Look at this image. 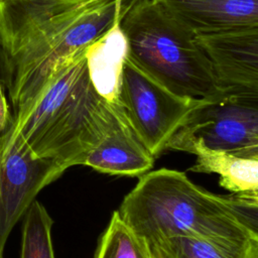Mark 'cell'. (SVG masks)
<instances>
[{"instance_id":"6","label":"cell","mask_w":258,"mask_h":258,"mask_svg":"<svg viewBox=\"0 0 258 258\" xmlns=\"http://www.w3.org/2000/svg\"><path fill=\"white\" fill-rule=\"evenodd\" d=\"M190 142L241 156H258V96L226 94L202 100L166 150L180 151Z\"/></svg>"},{"instance_id":"17","label":"cell","mask_w":258,"mask_h":258,"mask_svg":"<svg viewBox=\"0 0 258 258\" xmlns=\"http://www.w3.org/2000/svg\"><path fill=\"white\" fill-rule=\"evenodd\" d=\"M12 80V70L6 51L0 42V83L8 91Z\"/></svg>"},{"instance_id":"5","label":"cell","mask_w":258,"mask_h":258,"mask_svg":"<svg viewBox=\"0 0 258 258\" xmlns=\"http://www.w3.org/2000/svg\"><path fill=\"white\" fill-rule=\"evenodd\" d=\"M202 100L175 95L143 72L127 55L124 60L119 105L133 131L157 157Z\"/></svg>"},{"instance_id":"9","label":"cell","mask_w":258,"mask_h":258,"mask_svg":"<svg viewBox=\"0 0 258 258\" xmlns=\"http://www.w3.org/2000/svg\"><path fill=\"white\" fill-rule=\"evenodd\" d=\"M155 157L129 125L120 105L103 137L85 154L82 164L121 176H141L153 167Z\"/></svg>"},{"instance_id":"13","label":"cell","mask_w":258,"mask_h":258,"mask_svg":"<svg viewBox=\"0 0 258 258\" xmlns=\"http://www.w3.org/2000/svg\"><path fill=\"white\" fill-rule=\"evenodd\" d=\"M152 258H258V240L216 241L174 237L148 245Z\"/></svg>"},{"instance_id":"15","label":"cell","mask_w":258,"mask_h":258,"mask_svg":"<svg viewBox=\"0 0 258 258\" xmlns=\"http://www.w3.org/2000/svg\"><path fill=\"white\" fill-rule=\"evenodd\" d=\"M53 220L44 206L34 201L24 215L20 258H55L51 228Z\"/></svg>"},{"instance_id":"10","label":"cell","mask_w":258,"mask_h":258,"mask_svg":"<svg viewBox=\"0 0 258 258\" xmlns=\"http://www.w3.org/2000/svg\"><path fill=\"white\" fill-rule=\"evenodd\" d=\"M194 35L258 27V0H156Z\"/></svg>"},{"instance_id":"4","label":"cell","mask_w":258,"mask_h":258,"mask_svg":"<svg viewBox=\"0 0 258 258\" xmlns=\"http://www.w3.org/2000/svg\"><path fill=\"white\" fill-rule=\"evenodd\" d=\"M128 57L170 92L195 100L226 95L195 35L156 0H135L119 21Z\"/></svg>"},{"instance_id":"1","label":"cell","mask_w":258,"mask_h":258,"mask_svg":"<svg viewBox=\"0 0 258 258\" xmlns=\"http://www.w3.org/2000/svg\"><path fill=\"white\" fill-rule=\"evenodd\" d=\"M135 0H0V42L12 70L13 116L69 55L103 36Z\"/></svg>"},{"instance_id":"3","label":"cell","mask_w":258,"mask_h":258,"mask_svg":"<svg viewBox=\"0 0 258 258\" xmlns=\"http://www.w3.org/2000/svg\"><path fill=\"white\" fill-rule=\"evenodd\" d=\"M85 49L64 58L34 100L13 116L14 130L35 155L56 160L68 168L82 164L119 108V104L107 103L95 91Z\"/></svg>"},{"instance_id":"11","label":"cell","mask_w":258,"mask_h":258,"mask_svg":"<svg viewBox=\"0 0 258 258\" xmlns=\"http://www.w3.org/2000/svg\"><path fill=\"white\" fill-rule=\"evenodd\" d=\"M180 151L197 156L189 170L216 173L220 176V185L233 195L258 199V156H241L209 149L199 142L187 143Z\"/></svg>"},{"instance_id":"14","label":"cell","mask_w":258,"mask_h":258,"mask_svg":"<svg viewBox=\"0 0 258 258\" xmlns=\"http://www.w3.org/2000/svg\"><path fill=\"white\" fill-rule=\"evenodd\" d=\"M94 258H152L147 244L115 211L100 237Z\"/></svg>"},{"instance_id":"16","label":"cell","mask_w":258,"mask_h":258,"mask_svg":"<svg viewBox=\"0 0 258 258\" xmlns=\"http://www.w3.org/2000/svg\"><path fill=\"white\" fill-rule=\"evenodd\" d=\"M5 87L0 83V134L6 131L13 122V115L5 95Z\"/></svg>"},{"instance_id":"8","label":"cell","mask_w":258,"mask_h":258,"mask_svg":"<svg viewBox=\"0 0 258 258\" xmlns=\"http://www.w3.org/2000/svg\"><path fill=\"white\" fill-rule=\"evenodd\" d=\"M195 38L225 94L258 96V27Z\"/></svg>"},{"instance_id":"12","label":"cell","mask_w":258,"mask_h":258,"mask_svg":"<svg viewBox=\"0 0 258 258\" xmlns=\"http://www.w3.org/2000/svg\"><path fill=\"white\" fill-rule=\"evenodd\" d=\"M120 19L85 49L91 83L97 94L112 105L119 104L122 68L128 55L127 41L119 25Z\"/></svg>"},{"instance_id":"7","label":"cell","mask_w":258,"mask_h":258,"mask_svg":"<svg viewBox=\"0 0 258 258\" xmlns=\"http://www.w3.org/2000/svg\"><path fill=\"white\" fill-rule=\"evenodd\" d=\"M67 169L56 160L35 155L12 124L0 134V258L36 196Z\"/></svg>"},{"instance_id":"2","label":"cell","mask_w":258,"mask_h":258,"mask_svg":"<svg viewBox=\"0 0 258 258\" xmlns=\"http://www.w3.org/2000/svg\"><path fill=\"white\" fill-rule=\"evenodd\" d=\"M117 212L147 246L186 236L258 240V199L213 194L174 169L160 168L141 175Z\"/></svg>"}]
</instances>
